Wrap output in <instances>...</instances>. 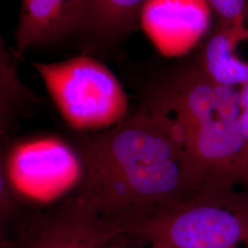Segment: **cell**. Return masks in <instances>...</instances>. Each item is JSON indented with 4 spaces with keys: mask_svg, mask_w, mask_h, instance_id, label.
Listing matches in <instances>:
<instances>
[{
    "mask_svg": "<svg viewBox=\"0 0 248 248\" xmlns=\"http://www.w3.org/2000/svg\"><path fill=\"white\" fill-rule=\"evenodd\" d=\"M71 146L81 167L73 193L123 233L186 201L208 179L147 108L80 133Z\"/></svg>",
    "mask_w": 248,
    "mask_h": 248,
    "instance_id": "obj_1",
    "label": "cell"
},
{
    "mask_svg": "<svg viewBox=\"0 0 248 248\" xmlns=\"http://www.w3.org/2000/svg\"><path fill=\"white\" fill-rule=\"evenodd\" d=\"M147 108L208 178L242 181L248 169V143L240 124L238 89L213 82L196 64L157 89Z\"/></svg>",
    "mask_w": 248,
    "mask_h": 248,
    "instance_id": "obj_2",
    "label": "cell"
},
{
    "mask_svg": "<svg viewBox=\"0 0 248 248\" xmlns=\"http://www.w3.org/2000/svg\"><path fill=\"white\" fill-rule=\"evenodd\" d=\"M208 178L186 201L125 233L176 248H248V186Z\"/></svg>",
    "mask_w": 248,
    "mask_h": 248,
    "instance_id": "obj_3",
    "label": "cell"
},
{
    "mask_svg": "<svg viewBox=\"0 0 248 248\" xmlns=\"http://www.w3.org/2000/svg\"><path fill=\"white\" fill-rule=\"evenodd\" d=\"M63 119L79 132L111 127L128 115V99L111 70L89 55L62 62H34Z\"/></svg>",
    "mask_w": 248,
    "mask_h": 248,
    "instance_id": "obj_4",
    "label": "cell"
},
{
    "mask_svg": "<svg viewBox=\"0 0 248 248\" xmlns=\"http://www.w3.org/2000/svg\"><path fill=\"white\" fill-rule=\"evenodd\" d=\"M121 233L70 190L36 208L18 227L12 248H107Z\"/></svg>",
    "mask_w": 248,
    "mask_h": 248,
    "instance_id": "obj_5",
    "label": "cell"
},
{
    "mask_svg": "<svg viewBox=\"0 0 248 248\" xmlns=\"http://www.w3.org/2000/svg\"><path fill=\"white\" fill-rule=\"evenodd\" d=\"M9 172L22 194L58 195L67 193L78 184L81 167L71 145L53 139L14 147Z\"/></svg>",
    "mask_w": 248,
    "mask_h": 248,
    "instance_id": "obj_6",
    "label": "cell"
},
{
    "mask_svg": "<svg viewBox=\"0 0 248 248\" xmlns=\"http://www.w3.org/2000/svg\"><path fill=\"white\" fill-rule=\"evenodd\" d=\"M90 0H21L15 54L62 41L86 29Z\"/></svg>",
    "mask_w": 248,
    "mask_h": 248,
    "instance_id": "obj_7",
    "label": "cell"
},
{
    "mask_svg": "<svg viewBox=\"0 0 248 248\" xmlns=\"http://www.w3.org/2000/svg\"><path fill=\"white\" fill-rule=\"evenodd\" d=\"M213 82L231 88L248 82V27H217L198 63Z\"/></svg>",
    "mask_w": 248,
    "mask_h": 248,
    "instance_id": "obj_8",
    "label": "cell"
},
{
    "mask_svg": "<svg viewBox=\"0 0 248 248\" xmlns=\"http://www.w3.org/2000/svg\"><path fill=\"white\" fill-rule=\"evenodd\" d=\"M147 0H90L85 30L103 40L117 39L136 24Z\"/></svg>",
    "mask_w": 248,
    "mask_h": 248,
    "instance_id": "obj_9",
    "label": "cell"
},
{
    "mask_svg": "<svg viewBox=\"0 0 248 248\" xmlns=\"http://www.w3.org/2000/svg\"><path fill=\"white\" fill-rule=\"evenodd\" d=\"M42 103L18 77L16 69L0 70V138L12 139L22 120Z\"/></svg>",
    "mask_w": 248,
    "mask_h": 248,
    "instance_id": "obj_10",
    "label": "cell"
},
{
    "mask_svg": "<svg viewBox=\"0 0 248 248\" xmlns=\"http://www.w3.org/2000/svg\"><path fill=\"white\" fill-rule=\"evenodd\" d=\"M14 149L12 139L0 138V210L14 215H26L34 206L14 185L9 172V159Z\"/></svg>",
    "mask_w": 248,
    "mask_h": 248,
    "instance_id": "obj_11",
    "label": "cell"
},
{
    "mask_svg": "<svg viewBox=\"0 0 248 248\" xmlns=\"http://www.w3.org/2000/svg\"><path fill=\"white\" fill-rule=\"evenodd\" d=\"M223 28L248 26V0H205Z\"/></svg>",
    "mask_w": 248,
    "mask_h": 248,
    "instance_id": "obj_12",
    "label": "cell"
},
{
    "mask_svg": "<svg viewBox=\"0 0 248 248\" xmlns=\"http://www.w3.org/2000/svg\"><path fill=\"white\" fill-rule=\"evenodd\" d=\"M31 213L19 216L0 210V248H12L19 225Z\"/></svg>",
    "mask_w": 248,
    "mask_h": 248,
    "instance_id": "obj_13",
    "label": "cell"
},
{
    "mask_svg": "<svg viewBox=\"0 0 248 248\" xmlns=\"http://www.w3.org/2000/svg\"><path fill=\"white\" fill-rule=\"evenodd\" d=\"M145 246L148 245L138 237L127 233H121L109 243L107 248H144Z\"/></svg>",
    "mask_w": 248,
    "mask_h": 248,
    "instance_id": "obj_14",
    "label": "cell"
},
{
    "mask_svg": "<svg viewBox=\"0 0 248 248\" xmlns=\"http://www.w3.org/2000/svg\"><path fill=\"white\" fill-rule=\"evenodd\" d=\"M240 92V124L248 143V82L243 85Z\"/></svg>",
    "mask_w": 248,
    "mask_h": 248,
    "instance_id": "obj_15",
    "label": "cell"
},
{
    "mask_svg": "<svg viewBox=\"0 0 248 248\" xmlns=\"http://www.w3.org/2000/svg\"><path fill=\"white\" fill-rule=\"evenodd\" d=\"M15 68L13 56L9 53L3 40L0 38V70L9 71Z\"/></svg>",
    "mask_w": 248,
    "mask_h": 248,
    "instance_id": "obj_16",
    "label": "cell"
},
{
    "mask_svg": "<svg viewBox=\"0 0 248 248\" xmlns=\"http://www.w3.org/2000/svg\"><path fill=\"white\" fill-rule=\"evenodd\" d=\"M241 183H243L244 185H246V186H248V169L247 170V173L245 174V176L243 177V179H242V182Z\"/></svg>",
    "mask_w": 248,
    "mask_h": 248,
    "instance_id": "obj_17",
    "label": "cell"
}]
</instances>
